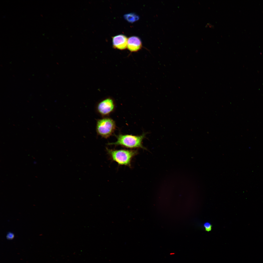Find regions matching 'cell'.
<instances>
[{
  "label": "cell",
  "instance_id": "obj_1",
  "mask_svg": "<svg viewBox=\"0 0 263 263\" xmlns=\"http://www.w3.org/2000/svg\"><path fill=\"white\" fill-rule=\"evenodd\" d=\"M148 132H143L139 135L119 134L115 135L117 141L115 142L107 143L109 145L121 146L127 148L134 149L141 148L144 150L146 148L143 145V139L146 138Z\"/></svg>",
  "mask_w": 263,
  "mask_h": 263
},
{
  "label": "cell",
  "instance_id": "obj_2",
  "mask_svg": "<svg viewBox=\"0 0 263 263\" xmlns=\"http://www.w3.org/2000/svg\"><path fill=\"white\" fill-rule=\"evenodd\" d=\"M106 150L113 161L119 165L130 167L132 158L138 153L137 151L135 150H113L107 148Z\"/></svg>",
  "mask_w": 263,
  "mask_h": 263
},
{
  "label": "cell",
  "instance_id": "obj_3",
  "mask_svg": "<svg viewBox=\"0 0 263 263\" xmlns=\"http://www.w3.org/2000/svg\"><path fill=\"white\" fill-rule=\"evenodd\" d=\"M116 127L115 123L113 119L105 117L97 120L96 130L98 135L107 139L113 134Z\"/></svg>",
  "mask_w": 263,
  "mask_h": 263
},
{
  "label": "cell",
  "instance_id": "obj_4",
  "mask_svg": "<svg viewBox=\"0 0 263 263\" xmlns=\"http://www.w3.org/2000/svg\"><path fill=\"white\" fill-rule=\"evenodd\" d=\"M115 106L113 99L111 97H107L98 103L97 110L98 113L101 116L106 117L114 110Z\"/></svg>",
  "mask_w": 263,
  "mask_h": 263
},
{
  "label": "cell",
  "instance_id": "obj_5",
  "mask_svg": "<svg viewBox=\"0 0 263 263\" xmlns=\"http://www.w3.org/2000/svg\"><path fill=\"white\" fill-rule=\"evenodd\" d=\"M128 39L126 36L122 34L113 36L112 38L113 47L120 50L126 49L127 47Z\"/></svg>",
  "mask_w": 263,
  "mask_h": 263
},
{
  "label": "cell",
  "instance_id": "obj_6",
  "mask_svg": "<svg viewBox=\"0 0 263 263\" xmlns=\"http://www.w3.org/2000/svg\"><path fill=\"white\" fill-rule=\"evenodd\" d=\"M142 47L141 41L139 37L133 36L128 38L127 48L131 52H137Z\"/></svg>",
  "mask_w": 263,
  "mask_h": 263
},
{
  "label": "cell",
  "instance_id": "obj_7",
  "mask_svg": "<svg viewBox=\"0 0 263 263\" xmlns=\"http://www.w3.org/2000/svg\"><path fill=\"white\" fill-rule=\"evenodd\" d=\"M123 17L125 19L130 23H133L138 20L139 17L136 14L131 13L124 14Z\"/></svg>",
  "mask_w": 263,
  "mask_h": 263
},
{
  "label": "cell",
  "instance_id": "obj_8",
  "mask_svg": "<svg viewBox=\"0 0 263 263\" xmlns=\"http://www.w3.org/2000/svg\"><path fill=\"white\" fill-rule=\"evenodd\" d=\"M203 226L206 231L209 232L211 231L212 229V225L209 222H207L205 223L204 224Z\"/></svg>",
  "mask_w": 263,
  "mask_h": 263
},
{
  "label": "cell",
  "instance_id": "obj_9",
  "mask_svg": "<svg viewBox=\"0 0 263 263\" xmlns=\"http://www.w3.org/2000/svg\"><path fill=\"white\" fill-rule=\"evenodd\" d=\"M14 234L12 232H10L8 233L6 235V237L7 239L8 240H12L14 238Z\"/></svg>",
  "mask_w": 263,
  "mask_h": 263
},
{
  "label": "cell",
  "instance_id": "obj_10",
  "mask_svg": "<svg viewBox=\"0 0 263 263\" xmlns=\"http://www.w3.org/2000/svg\"><path fill=\"white\" fill-rule=\"evenodd\" d=\"M175 254V253H173V252H172V253H170V255H173L174 254Z\"/></svg>",
  "mask_w": 263,
  "mask_h": 263
}]
</instances>
